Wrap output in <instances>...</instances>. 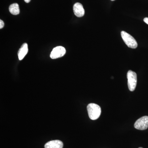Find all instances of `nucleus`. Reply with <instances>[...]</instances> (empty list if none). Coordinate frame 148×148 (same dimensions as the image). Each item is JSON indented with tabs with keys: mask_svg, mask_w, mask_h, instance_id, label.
<instances>
[{
	"mask_svg": "<svg viewBox=\"0 0 148 148\" xmlns=\"http://www.w3.org/2000/svg\"><path fill=\"white\" fill-rule=\"evenodd\" d=\"M28 52V45L27 43L23 44L18 51V55L19 60H22L27 55Z\"/></svg>",
	"mask_w": 148,
	"mask_h": 148,
	"instance_id": "8",
	"label": "nucleus"
},
{
	"mask_svg": "<svg viewBox=\"0 0 148 148\" xmlns=\"http://www.w3.org/2000/svg\"><path fill=\"white\" fill-rule=\"evenodd\" d=\"M121 36L123 41L128 47L135 49L138 47V44L134 38L124 31L121 32Z\"/></svg>",
	"mask_w": 148,
	"mask_h": 148,
	"instance_id": "2",
	"label": "nucleus"
},
{
	"mask_svg": "<svg viewBox=\"0 0 148 148\" xmlns=\"http://www.w3.org/2000/svg\"><path fill=\"white\" fill-rule=\"evenodd\" d=\"M4 26V23L2 20H0V29H2Z\"/></svg>",
	"mask_w": 148,
	"mask_h": 148,
	"instance_id": "10",
	"label": "nucleus"
},
{
	"mask_svg": "<svg viewBox=\"0 0 148 148\" xmlns=\"http://www.w3.org/2000/svg\"><path fill=\"white\" fill-rule=\"evenodd\" d=\"M63 143L58 140H52L49 141L45 144V148H63Z\"/></svg>",
	"mask_w": 148,
	"mask_h": 148,
	"instance_id": "7",
	"label": "nucleus"
},
{
	"mask_svg": "<svg viewBox=\"0 0 148 148\" xmlns=\"http://www.w3.org/2000/svg\"><path fill=\"white\" fill-rule=\"evenodd\" d=\"M88 116L90 119L95 120L99 118L101 113V107L95 103H90L87 107Z\"/></svg>",
	"mask_w": 148,
	"mask_h": 148,
	"instance_id": "1",
	"label": "nucleus"
},
{
	"mask_svg": "<svg viewBox=\"0 0 148 148\" xmlns=\"http://www.w3.org/2000/svg\"><path fill=\"white\" fill-rule=\"evenodd\" d=\"M24 1L25 2L27 3H29L30 2V1H31V0H24Z\"/></svg>",
	"mask_w": 148,
	"mask_h": 148,
	"instance_id": "12",
	"label": "nucleus"
},
{
	"mask_svg": "<svg viewBox=\"0 0 148 148\" xmlns=\"http://www.w3.org/2000/svg\"><path fill=\"white\" fill-rule=\"evenodd\" d=\"M139 148H142V147H139Z\"/></svg>",
	"mask_w": 148,
	"mask_h": 148,
	"instance_id": "14",
	"label": "nucleus"
},
{
	"mask_svg": "<svg viewBox=\"0 0 148 148\" xmlns=\"http://www.w3.org/2000/svg\"><path fill=\"white\" fill-rule=\"evenodd\" d=\"M127 84L130 91H133L136 88L137 84V75L135 72L130 70L127 74Z\"/></svg>",
	"mask_w": 148,
	"mask_h": 148,
	"instance_id": "3",
	"label": "nucleus"
},
{
	"mask_svg": "<svg viewBox=\"0 0 148 148\" xmlns=\"http://www.w3.org/2000/svg\"><path fill=\"white\" fill-rule=\"evenodd\" d=\"M73 11L77 17H82L84 15L85 10L82 5L80 3H77L73 6Z\"/></svg>",
	"mask_w": 148,
	"mask_h": 148,
	"instance_id": "6",
	"label": "nucleus"
},
{
	"mask_svg": "<svg viewBox=\"0 0 148 148\" xmlns=\"http://www.w3.org/2000/svg\"><path fill=\"white\" fill-rule=\"evenodd\" d=\"M9 11L13 15H17L20 12L19 5L16 3L12 4L9 7Z\"/></svg>",
	"mask_w": 148,
	"mask_h": 148,
	"instance_id": "9",
	"label": "nucleus"
},
{
	"mask_svg": "<svg viewBox=\"0 0 148 148\" xmlns=\"http://www.w3.org/2000/svg\"><path fill=\"white\" fill-rule=\"evenodd\" d=\"M144 21L148 25V17H146L144 19Z\"/></svg>",
	"mask_w": 148,
	"mask_h": 148,
	"instance_id": "11",
	"label": "nucleus"
},
{
	"mask_svg": "<svg viewBox=\"0 0 148 148\" xmlns=\"http://www.w3.org/2000/svg\"><path fill=\"white\" fill-rule=\"evenodd\" d=\"M111 1H115V0H111Z\"/></svg>",
	"mask_w": 148,
	"mask_h": 148,
	"instance_id": "13",
	"label": "nucleus"
},
{
	"mask_svg": "<svg viewBox=\"0 0 148 148\" xmlns=\"http://www.w3.org/2000/svg\"><path fill=\"white\" fill-rule=\"evenodd\" d=\"M134 127L139 130H145L148 127V116H144L135 122Z\"/></svg>",
	"mask_w": 148,
	"mask_h": 148,
	"instance_id": "4",
	"label": "nucleus"
},
{
	"mask_svg": "<svg viewBox=\"0 0 148 148\" xmlns=\"http://www.w3.org/2000/svg\"><path fill=\"white\" fill-rule=\"evenodd\" d=\"M66 53L65 48L62 46L56 47L53 49L50 54V58L52 59L61 58Z\"/></svg>",
	"mask_w": 148,
	"mask_h": 148,
	"instance_id": "5",
	"label": "nucleus"
}]
</instances>
